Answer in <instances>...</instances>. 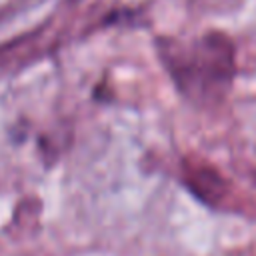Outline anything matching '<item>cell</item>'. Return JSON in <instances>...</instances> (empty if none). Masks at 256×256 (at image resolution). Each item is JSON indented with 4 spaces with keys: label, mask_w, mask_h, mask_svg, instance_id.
<instances>
[{
    "label": "cell",
    "mask_w": 256,
    "mask_h": 256,
    "mask_svg": "<svg viewBox=\"0 0 256 256\" xmlns=\"http://www.w3.org/2000/svg\"><path fill=\"white\" fill-rule=\"evenodd\" d=\"M158 54L182 96L198 106H216L236 78L234 42L218 30L192 40L162 38Z\"/></svg>",
    "instance_id": "cell-1"
},
{
    "label": "cell",
    "mask_w": 256,
    "mask_h": 256,
    "mask_svg": "<svg viewBox=\"0 0 256 256\" xmlns=\"http://www.w3.org/2000/svg\"><path fill=\"white\" fill-rule=\"evenodd\" d=\"M184 184L206 204H218L226 194V182L216 168L202 160L188 158L184 162Z\"/></svg>",
    "instance_id": "cell-2"
}]
</instances>
